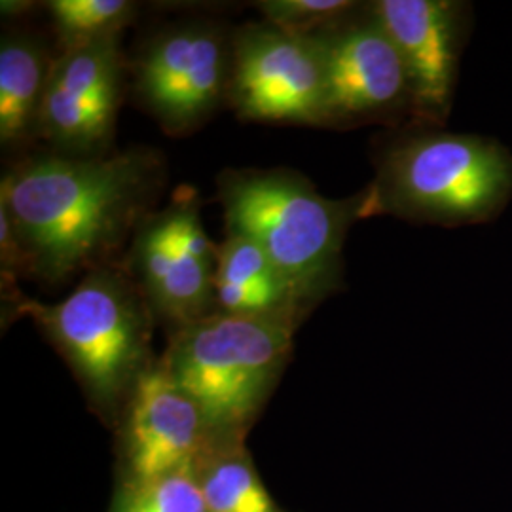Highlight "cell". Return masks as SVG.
<instances>
[{"label": "cell", "instance_id": "1", "mask_svg": "<svg viewBox=\"0 0 512 512\" xmlns=\"http://www.w3.org/2000/svg\"><path fill=\"white\" fill-rule=\"evenodd\" d=\"M165 181L164 156L154 148L103 158L23 154L0 179V213L18 238L27 279L55 289L122 262Z\"/></svg>", "mask_w": 512, "mask_h": 512}, {"label": "cell", "instance_id": "2", "mask_svg": "<svg viewBox=\"0 0 512 512\" xmlns=\"http://www.w3.org/2000/svg\"><path fill=\"white\" fill-rule=\"evenodd\" d=\"M363 217L459 228L497 219L512 200V152L494 137L408 122L385 133Z\"/></svg>", "mask_w": 512, "mask_h": 512}, {"label": "cell", "instance_id": "3", "mask_svg": "<svg viewBox=\"0 0 512 512\" xmlns=\"http://www.w3.org/2000/svg\"><path fill=\"white\" fill-rule=\"evenodd\" d=\"M217 198L226 234L260 247L308 315L344 289V245L365 220L363 190L332 200L289 167H241L220 171Z\"/></svg>", "mask_w": 512, "mask_h": 512}, {"label": "cell", "instance_id": "4", "mask_svg": "<svg viewBox=\"0 0 512 512\" xmlns=\"http://www.w3.org/2000/svg\"><path fill=\"white\" fill-rule=\"evenodd\" d=\"M21 317L35 323L71 370L90 412L114 431L158 359L152 348L158 321L124 260L82 275L54 304L25 296L16 311Z\"/></svg>", "mask_w": 512, "mask_h": 512}, {"label": "cell", "instance_id": "5", "mask_svg": "<svg viewBox=\"0 0 512 512\" xmlns=\"http://www.w3.org/2000/svg\"><path fill=\"white\" fill-rule=\"evenodd\" d=\"M300 325L217 311L167 336L160 355L217 439L247 440L294 351Z\"/></svg>", "mask_w": 512, "mask_h": 512}, {"label": "cell", "instance_id": "6", "mask_svg": "<svg viewBox=\"0 0 512 512\" xmlns=\"http://www.w3.org/2000/svg\"><path fill=\"white\" fill-rule=\"evenodd\" d=\"M200 205L194 186H179L141 222L124 256L167 336L217 313L219 247L203 228Z\"/></svg>", "mask_w": 512, "mask_h": 512}, {"label": "cell", "instance_id": "7", "mask_svg": "<svg viewBox=\"0 0 512 512\" xmlns=\"http://www.w3.org/2000/svg\"><path fill=\"white\" fill-rule=\"evenodd\" d=\"M232 38L234 29L219 21L186 19L143 42L133 63V92L167 135H188L228 105Z\"/></svg>", "mask_w": 512, "mask_h": 512}, {"label": "cell", "instance_id": "8", "mask_svg": "<svg viewBox=\"0 0 512 512\" xmlns=\"http://www.w3.org/2000/svg\"><path fill=\"white\" fill-rule=\"evenodd\" d=\"M325 74V128L370 124L399 128L412 120V88L403 57L370 2L311 33Z\"/></svg>", "mask_w": 512, "mask_h": 512}, {"label": "cell", "instance_id": "9", "mask_svg": "<svg viewBox=\"0 0 512 512\" xmlns=\"http://www.w3.org/2000/svg\"><path fill=\"white\" fill-rule=\"evenodd\" d=\"M228 105L245 122L325 128V74L313 37L264 19L234 29Z\"/></svg>", "mask_w": 512, "mask_h": 512}, {"label": "cell", "instance_id": "10", "mask_svg": "<svg viewBox=\"0 0 512 512\" xmlns=\"http://www.w3.org/2000/svg\"><path fill=\"white\" fill-rule=\"evenodd\" d=\"M124 74L122 35L55 55L38 124L46 150L73 158L112 154Z\"/></svg>", "mask_w": 512, "mask_h": 512}, {"label": "cell", "instance_id": "11", "mask_svg": "<svg viewBox=\"0 0 512 512\" xmlns=\"http://www.w3.org/2000/svg\"><path fill=\"white\" fill-rule=\"evenodd\" d=\"M112 433L114 486L192 471L217 439L160 357L135 387Z\"/></svg>", "mask_w": 512, "mask_h": 512}, {"label": "cell", "instance_id": "12", "mask_svg": "<svg viewBox=\"0 0 512 512\" xmlns=\"http://www.w3.org/2000/svg\"><path fill=\"white\" fill-rule=\"evenodd\" d=\"M372 14L395 42L412 88V120L444 126L458 86L469 4L456 0H376Z\"/></svg>", "mask_w": 512, "mask_h": 512}, {"label": "cell", "instance_id": "13", "mask_svg": "<svg viewBox=\"0 0 512 512\" xmlns=\"http://www.w3.org/2000/svg\"><path fill=\"white\" fill-rule=\"evenodd\" d=\"M55 55L37 33L10 27L0 40V145L8 154L38 141L40 110Z\"/></svg>", "mask_w": 512, "mask_h": 512}, {"label": "cell", "instance_id": "14", "mask_svg": "<svg viewBox=\"0 0 512 512\" xmlns=\"http://www.w3.org/2000/svg\"><path fill=\"white\" fill-rule=\"evenodd\" d=\"M217 311L287 319L302 325L310 315L253 241L226 234L215 272Z\"/></svg>", "mask_w": 512, "mask_h": 512}, {"label": "cell", "instance_id": "15", "mask_svg": "<svg viewBox=\"0 0 512 512\" xmlns=\"http://www.w3.org/2000/svg\"><path fill=\"white\" fill-rule=\"evenodd\" d=\"M192 473L209 512H287L266 488L247 440H213Z\"/></svg>", "mask_w": 512, "mask_h": 512}, {"label": "cell", "instance_id": "16", "mask_svg": "<svg viewBox=\"0 0 512 512\" xmlns=\"http://www.w3.org/2000/svg\"><path fill=\"white\" fill-rule=\"evenodd\" d=\"M61 52L120 37L139 14L129 0H50L44 4Z\"/></svg>", "mask_w": 512, "mask_h": 512}, {"label": "cell", "instance_id": "17", "mask_svg": "<svg viewBox=\"0 0 512 512\" xmlns=\"http://www.w3.org/2000/svg\"><path fill=\"white\" fill-rule=\"evenodd\" d=\"M109 512H209L192 471L116 484Z\"/></svg>", "mask_w": 512, "mask_h": 512}, {"label": "cell", "instance_id": "18", "mask_svg": "<svg viewBox=\"0 0 512 512\" xmlns=\"http://www.w3.org/2000/svg\"><path fill=\"white\" fill-rule=\"evenodd\" d=\"M264 21L298 35H311L357 12L351 0H262L255 2Z\"/></svg>", "mask_w": 512, "mask_h": 512}, {"label": "cell", "instance_id": "19", "mask_svg": "<svg viewBox=\"0 0 512 512\" xmlns=\"http://www.w3.org/2000/svg\"><path fill=\"white\" fill-rule=\"evenodd\" d=\"M35 6H37L35 2H25V0H2L0 12L4 18L16 19L35 10Z\"/></svg>", "mask_w": 512, "mask_h": 512}]
</instances>
